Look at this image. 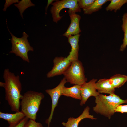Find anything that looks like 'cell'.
I'll use <instances>...</instances> for the list:
<instances>
[{"label": "cell", "instance_id": "2", "mask_svg": "<svg viewBox=\"0 0 127 127\" xmlns=\"http://www.w3.org/2000/svg\"><path fill=\"white\" fill-rule=\"evenodd\" d=\"M95 106L93 111L110 119L115 112L116 108L119 105L127 103V99L123 100L115 93L108 96L100 94L95 97Z\"/></svg>", "mask_w": 127, "mask_h": 127}, {"label": "cell", "instance_id": "18", "mask_svg": "<svg viewBox=\"0 0 127 127\" xmlns=\"http://www.w3.org/2000/svg\"><path fill=\"white\" fill-rule=\"evenodd\" d=\"M122 21V29L124 32V36L123 40V43L120 49V50L121 51L125 49L127 45V12L123 16Z\"/></svg>", "mask_w": 127, "mask_h": 127}, {"label": "cell", "instance_id": "20", "mask_svg": "<svg viewBox=\"0 0 127 127\" xmlns=\"http://www.w3.org/2000/svg\"><path fill=\"white\" fill-rule=\"evenodd\" d=\"M14 5L18 8L21 17L23 19V14L24 11L28 7L34 6L35 5L30 0H22L19 1L18 4H14Z\"/></svg>", "mask_w": 127, "mask_h": 127}, {"label": "cell", "instance_id": "15", "mask_svg": "<svg viewBox=\"0 0 127 127\" xmlns=\"http://www.w3.org/2000/svg\"><path fill=\"white\" fill-rule=\"evenodd\" d=\"M81 85H74L69 87H65L62 89V95L81 100Z\"/></svg>", "mask_w": 127, "mask_h": 127}, {"label": "cell", "instance_id": "7", "mask_svg": "<svg viewBox=\"0 0 127 127\" xmlns=\"http://www.w3.org/2000/svg\"><path fill=\"white\" fill-rule=\"evenodd\" d=\"M67 82L64 77L61 82L55 87L45 90L46 92L49 95L52 100L51 108L50 113L48 118L47 119L45 122L48 124L47 127H49L50 123L52 119L54 109L57 105L59 99L62 95V91L65 85Z\"/></svg>", "mask_w": 127, "mask_h": 127}, {"label": "cell", "instance_id": "14", "mask_svg": "<svg viewBox=\"0 0 127 127\" xmlns=\"http://www.w3.org/2000/svg\"><path fill=\"white\" fill-rule=\"evenodd\" d=\"M96 87L99 93H104L110 95L114 94L115 88L110 83L109 79H101L96 83Z\"/></svg>", "mask_w": 127, "mask_h": 127}, {"label": "cell", "instance_id": "22", "mask_svg": "<svg viewBox=\"0 0 127 127\" xmlns=\"http://www.w3.org/2000/svg\"><path fill=\"white\" fill-rule=\"evenodd\" d=\"M24 127H43L40 122H36L35 120L29 119L26 124Z\"/></svg>", "mask_w": 127, "mask_h": 127}, {"label": "cell", "instance_id": "21", "mask_svg": "<svg viewBox=\"0 0 127 127\" xmlns=\"http://www.w3.org/2000/svg\"><path fill=\"white\" fill-rule=\"evenodd\" d=\"M95 1V0H78V4L80 8L84 9L90 7Z\"/></svg>", "mask_w": 127, "mask_h": 127}, {"label": "cell", "instance_id": "5", "mask_svg": "<svg viewBox=\"0 0 127 127\" xmlns=\"http://www.w3.org/2000/svg\"><path fill=\"white\" fill-rule=\"evenodd\" d=\"M63 75L67 82L71 84L81 85L87 80L82 64L79 60L72 62Z\"/></svg>", "mask_w": 127, "mask_h": 127}, {"label": "cell", "instance_id": "24", "mask_svg": "<svg viewBox=\"0 0 127 127\" xmlns=\"http://www.w3.org/2000/svg\"><path fill=\"white\" fill-rule=\"evenodd\" d=\"M19 2L18 0H6L4 5V8L3 9V11H5L7 8L11 5L14 3H18Z\"/></svg>", "mask_w": 127, "mask_h": 127}, {"label": "cell", "instance_id": "23", "mask_svg": "<svg viewBox=\"0 0 127 127\" xmlns=\"http://www.w3.org/2000/svg\"><path fill=\"white\" fill-rule=\"evenodd\" d=\"M115 112L122 113H127V105H119L116 109Z\"/></svg>", "mask_w": 127, "mask_h": 127}, {"label": "cell", "instance_id": "8", "mask_svg": "<svg viewBox=\"0 0 127 127\" xmlns=\"http://www.w3.org/2000/svg\"><path fill=\"white\" fill-rule=\"evenodd\" d=\"M53 62V66L52 69L46 74L48 78L63 74L72 62L67 57H55Z\"/></svg>", "mask_w": 127, "mask_h": 127}, {"label": "cell", "instance_id": "25", "mask_svg": "<svg viewBox=\"0 0 127 127\" xmlns=\"http://www.w3.org/2000/svg\"><path fill=\"white\" fill-rule=\"evenodd\" d=\"M29 119L25 117L18 124L15 126L11 127L10 126L7 127H24L25 126Z\"/></svg>", "mask_w": 127, "mask_h": 127}, {"label": "cell", "instance_id": "13", "mask_svg": "<svg viewBox=\"0 0 127 127\" xmlns=\"http://www.w3.org/2000/svg\"><path fill=\"white\" fill-rule=\"evenodd\" d=\"M25 116L21 111L13 114L4 113L0 111V118L7 121L11 127L18 124Z\"/></svg>", "mask_w": 127, "mask_h": 127}, {"label": "cell", "instance_id": "3", "mask_svg": "<svg viewBox=\"0 0 127 127\" xmlns=\"http://www.w3.org/2000/svg\"><path fill=\"white\" fill-rule=\"evenodd\" d=\"M42 93L31 90L23 95L20 102L21 111L29 119L35 120L42 100L44 97Z\"/></svg>", "mask_w": 127, "mask_h": 127}, {"label": "cell", "instance_id": "17", "mask_svg": "<svg viewBox=\"0 0 127 127\" xmlns=\"http://www.w3.org/2000/svg\"><path fill=\"white\" fill-rule=\"evenodd\" d=\"M110 1L109 0H96L90 7L83 9L84 13L86 14H90L93 12L97 11L102 8V6L106 2Z\"/></svg>", "mask_w": 127, "mask_h": 127}, {"label": "cell", "instance_id": "1", "mask_svg": "<svg viewBox=\"0 0 127 127\" xmlns=\"http://www.w3.org/2000/svg\"><path fill=\"white\" fill-rule=\"evenodd\" d=\"M3 78L4 82H1L0 85L5 90V99L7 101L12 111H20V100L23 95L21 94L22 85L19 76L6 68L4 70Z\"/></svg>", "mask_w": 127, "mask_h": 127}, {"label": "cell", "instance_id": "10", "mask_svg": "<svg viewBox=\"0 0 127 127\" xmlns=\"http://www.w3.org/2000/svg\"><path fill=\"white\" fill-rule=\"evenodd\" d=\"M68 12L70 17L71 23L67 30L63 35L67 37L72 35L79 34L81 31L79 25L81 18L80 16L71 10H69Z\"/></svg>", "mask_w": 127, "mask_h": 127}, {"label": "cell", "instance_id": "26", "mask_svg": "<svg viewBox=\"0 0 127 127\" xmlns=\"http://www.w3.org/2000/svg\"><path fill=\"white\" fill-rule=\"evenodd\" d=\"M54 1H56V0H48L47 4L45 8L46 14H47L46 13L48 9V7L50 5V4H51L52 2Z\"/></svg>", "mask_w": 127, "mask_h": 127}, {"label": "cell", "instance_id": "12", "mask_svg": "<svg viewBox=\"0 0 127 127\" xmlns=\"http://www.w3.org/2000/svg\"><path fill=\"white\" fill-rule=\"evenodd\" d=\"M80 36V34L69 36L67 38L68 42L71 46V51L67 57L71 62L78 60V52L79 49V39Z\"/></svg>", "mask_w": 127, "mask_h": 127}, {"label": "cell", "instance_id": "9", "mask_svg": "<svg viewBox=\"0 0 127 127\" xmlns=\"http://www.w3.org/2000/svg\"><path fill=\"white\" fill-rule=\"evenodd\" d=\"M97 79H93L88 82H86L81 85L80 89L81 99L80 105L84 104L88 99L91 96L96 97L100 94L97 91L96 83Z\"/></svg>", "mask_w": 127, "mask_h": 127}, {"label": "cell", "instance_id": "19", "mask_svg": "<svg viewBox=\"0 0 127 127\" xmlns=\"http://www.w3.org/2000/svg\"><path fill=\"white\" fill-rule=\"evenodd\" d=\"M110 3L106 8L107 11L114 10L116 12L121 7L127 2V0H111Z\"/></svg>", "mask_w": 127, "mask_h": 127}, {"label": "cell", "instance_id": "16", "mask_svg": "<svg viewBox=\"0 0 127 127\" xmlns=\"http://www.w3.org/2000/svg\"><path fill=\"white\" fill-rule=\"evenodd\" d=\"M109 79L110 83L115 88H119L123 85L127 81V75L116 74L111 77Z\"/></svg>", "mask_w": 127, "mask_h": 127}, {"label": "cell", "instance_id": "6", "mask_svg": "<svg viewBox=\"0 0 127 127\" xmlns=\"http://www.w3.org/2000/svg\"><path fill=\"white\" fill-rule=\"evenodd\" d=\"M52 6L50 9L54 22L57 23L62 18L59 15L60 11L64 8H68L76 13L80 12V8L78 6V0H56L51 4Z\"/></svg>", "mask_w": 127, "mask_h": 127}, {"label": "cell", "instance_id": "4", "mask_svg": "<svg viewBox=\"0 0 127 127\" xmlns=\"http://www.w3.org/2000/svg\"><path fill=\"white\" fill-rule=\"evenodd\" d=\"M7 28L12 37L10 40L12 47L10 53L15 54L16 56L21 58L24 61L29 63L28 52L29 51H33L34 49L28 42L27 38L28 35L23 32L22 37L18 38L10 32L8 27Z\"/></svg>", "mask_w": 127, "mask_h": 127}, {"label": "cell", "instance_id": "11", "mask_svg": "<svg viewBox=\"0 0 127 127\" xmlns=\"http://www.w3.org/2000/svg\"><path fill=\"white\" fill-rule=\"evenodd\" d=\"M89 111V107L87 106L82 114L78 117L76 118L70 117L68 118L66 122H63L62 124L65 127H78L79 122L84 119L89 118L92 120L96 119V118L90 114Z\"/></svg>", "mask_w": 127, "mask_h": 127}]
</instances>
